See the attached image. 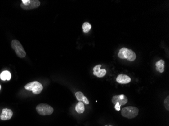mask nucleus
Returning a JSON list of instances; mask_svg holds the SVG:
<instances>
[{
	"label": "nucleus",
	"instance_id": "1",
	"mask_svg": "<svg viewBox=\"0 0 169 126\" xmlns=\"http://www.w3.org/2000/svg\"><path fill=\"white\" fill-rule=\"evenodd\" d=\"M118 56L122 59H127L130 62L135 60L136 55L133 51L130 49L123 48L120 49L118 53Z\"/></svg>",
	"mask_w": 169,
	"mask_h": 126
},
{
	"label": "nucleus",
	"instance_id": "2",
	"mask_svg": "<svg viewBox=\"0 0 169 126\" xmlns=\"http://www.w3.org/2000/svg\"><path fill=\"white\" fill-rule=\"evenodd\" d=\"M11 46L18 57L20 58L25 57L26 52L20 41L16 40H12L11 41Z\"/></svg>",
	"mask_w": 169,
	"mask_h": 126
},
{
	"label": "nucleus",
	"instance_id": "3",
	"mask_svg": "<svg viewBox=\"0 0 169 126\" xmlns=\"http://www.w3.org/2000/svg\"><path fill=\"white\" fill-rule=\"evenodd\" d=\"M24 88L27 90L32 91L34 94H39L43 89L42 84L38 81H33L25 85Z\"/></svg>",
	"mask_w": 169,
	"mask_h": 126
},
{
	"label": "nucleus",
	"instance_id": "4",
	"mask_svg": "<svg viewBox=\"0 0 169 126\" xmlns=\"http://www.w3.org/2000/svg\"><path fill=\"white\" fill-rule=\"evenodd\" d=\"M139 110L134 107H127L122 108L121 114L122 116L128 119H133L137 116Z\"/></svg>",
	"mask_w": 169,
	"mask_h": 126
},
{
	"label": "nucleus",
	"instance_id": "5",
	"mask_svg": "<svg viewBox=\"0 0 169 126\" xmlns=\"http://www.w3.org/2000/svg\"><path fill=\"white\" fill-rule=\"evenodd\" d=\"M36 111L41 116L51 115L53 114L54 109L52 107L45 103H40L36 107Z\"/></svg>",
	"mask_w": 169,
	"mask_h": 126
},
{
	"label": "nucleus",
	"instance_id": "6",
	"mask_svg": "<svg viewBox=\"0 0 169 126\" xmlns=\"http://www.w3.org/2000/svg\"><path fill=\"white\" fill-rule=\"evenodd\" d=\"M22 3L20 6L24 10H31L37 8L41 4V2L39 0H22Z\"/></svg>",
	"mask_w": 169,
	"mask_h": 126
},
{
	"label": "nucleus",
	"instance_id": "7",
	"mask_svg": "<svg viewBox=\"0 0 169 126\" xmlns=\"http://www.w3.org/2000/svg\"><path fill=\"white\" fill-rule=\"evenodd\" d=\"M127 102H128V99L124 94L116 95L112 98V103L114 104H116V103H118L120 106H124L126 104Z\"/></svg>",
	"mask_w": 169,
	"mask_h": 126
},
{
	"label": "nucleus",
	"instance_id": "8",
	"mask_svg": "<svg viewBox=\"0 0 169 126\" xmlns=\"http://www.w3.org/2000/svg\"><path fill=\"white\" fill-rule=\"evenodd\" d=\"M13 116V112L12 110L8 108H4L2 111L0 116V119L3 121H6L11 119Z\"/></svg>",
	"mask_w": 169,
	"mask_h": 126
},
{
	"label": "nucleus",
	"instance_id": "9",
	"mask_svg": "<svg viewBox=\"0 0 169 126\" xmlns=\"http://www.w3.org/2000/svg\"><path fill=\"white\" fill-rule=\"evenodd\" d=\"M101 65H98L95 66L93 68V74L99 78H101L105 76L106 74V71L105 69H101Z\"/></svg>",
	"mask_w": 169,
	"mask_h": 126
},
{
	"label": "nucleus",
	"instance_id": "10",
	"mask_svg": "<svg viewBox=\"0 0 169 126\" xmlns=\"http://www.w3.org/2000/svg\"><path fill=\"white\" fill-rule=\"evenodd\" d=\"M117 82L120 84H128L131 82L130 77L125 74H120L117 77Z\"/></svg>",
	"mask_w": 169,
	"mask_h": 126
},
{
	"label": "nucleus",
	"instance_id": "11",
	"mask_svg": "<svg viewBox=\"0 0 169 126\" xmlns=\"http://www.w3.org/2000/svg\"><path fill=\"white\" fill-rule=\"evenodd\" d=\"M75 95H76L77 99L79 102H83L86 104H89V101L88 100L87 97L84 96V94L82 92L80 91L76 92Z\"/></svg>",
	"mask_w": 169,
	"mask_h": 126
},
{
	"label": "nucleus",
	"instance_id": "12",
	"mask_svg": "<svg viewBox=\"0 0 169 126\" xmlns=\"http://www.w3.org/2000/svg\"><path fill=\"white\" fill-rule=\"evenodd\" d=\"M165 62L163 60H161L158 62H157L155 64L156 66V69L160 73H163L164 72V68H165Z\"/></svg>",
	"mask_w": 169,
	"mask_h": 126
},
{
	"label": "nucleus",
	"instance_id": "13",
	"mask_svg": "<svg viewBox=\"0 0 169 126\" xmlns=\"http://www.w3.org/2000/svg\"><path fill=\"white\" fill-rule=\"evenodd\" d=\"M0 78L3 81H5V80L9 81L11 79V73L8 71H4L2 72L1 74H0Z\"/></svg>",
	"mask_w": 169,
	"mask_h": 126
},
{
	"label": "nucleus",
	"instance_id": "14",
	"mask_svg": "<svg viewBox=\"0 0 169 126\" xmlns=\"http://www.w3.org/2000/svg\"><path fill=\"white\" fill-rule=\"evenodd\" d=\"M76 111L78 114H82L85 111V106L83 103L79 102L76 107Z\"/></svg>",
	"mask_w": 169,
	"mask_h": 126
},
{
	"label": "nucleus",
	"instance_id": "15",
	"mask_svg": "<svg viewBox=\"0 0 169 126\" xmlns=\"http://www.w3.org/2000/svg\"><path fill=\"white\" fill-rule=\"evenodd\" d=\"M82 28L84 33H87L89 32L92 28V26L89 22H85L82 25Z\"/></svg>",
	"mask_w": 169,
	"mask_h": 126
},
{
	"label": "nucleus",
	"instance_id": "16",
	"mask_svg": "<svg viewBox=\"0 0 169 126\" xmlns=\"http://www.w3.org/2000/svg\"><path fill=\"white\" fill-rule=\"evenodd\" d=\"M164 106H165V108L167 110L169 111V96L167 97L165 99L164 101Z\"/></svg>",
	"mask_w": 169,
	"mask_h": 126
},
{
	"label": "nucleus",
	"instance_id": "17",
	"mask_svg": "<svg viewBox=\"0 0 169 126\" xmlns=\"http://www.w3.org/2000/svg\"><path fill=\"white\" fill-rule=\"evenodd\" d=\"M114 108L117 110V111H120V109H121V106H120V104H119V103H116V104H115Z\"/></svg>",
	"mask_w": 169,
	"mask_h": 126
},
{
	"label": "nucleus",
	"instance_id": "18",
	"mask_svg": "<svg viewBox=\"0 0 169 126\" xmlns=\"http://www.w3.org/2000/svg\"><path fill=\"white\" fill-rule=\"evenodd\" d=\"M1 86L0 85V89H1Z\"/></svg>",
	"mask_w": 169,
	"mask_h": 126
},
{
	"label": "nucleus",
	"instance_id": "19",
	"mask_svg": "<svg viewBox=\"0 0 169 126\" xmlns=\"http://www.w3.org/2000/svg\"></svg>",
	"mask_w": 169,
	"mask_h": 126
}]
</instances>
